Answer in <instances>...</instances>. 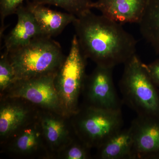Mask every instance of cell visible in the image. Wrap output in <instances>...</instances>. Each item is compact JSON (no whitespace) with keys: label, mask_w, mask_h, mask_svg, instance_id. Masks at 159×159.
<instances>
[{"label":"cell","mask_w":159,"mask_h":159,"mask_svg":"<svg viewBox=\"0 0 159 159\" xmlns=\"http://www.w3.org/2000/svg\"><path fill=\"white\" fill-rule=\"evenodd\" d=\"M133 139L130 128L119 130L97 148L99 159H133Z\"/></svg>","instance_id":"obj_15"},{"label":"cell","mask_w":159,"mask_h":159,"mask_svg":"<svg viewBox=\"0 0 159 159\" xmlns=\"http://www.w3.org/2000/svg\"><path fill=\"white\" fill-rule=\"evenodd\" d=\"M39 109L25 99L0 97V144L37 119Z\"/></svg>","instance_id":"obj_9"},{"label":"cell","mask_w":159,"mask_h":159,"mask_svg":"<svg viewBox=\"0 0 159 159\" xmlns=\"http://www.w3.org/2000/svg\"><path fill=\"white\" fill-rule=\"evenodd\" d=\"M37 120L48 159H56L60 152L76 136L71 117L56 112L39 110Z\"/></svg>","instance_id":"obj_8"},{"label":"cell","mask_w":159,"mask_h":159,"mask_svg":"<svg viewBox=\"0 0 159 159\" xmlns=\"http://www.w3.org/2000/svg\"><path fill=\"white\" fill-rule=\"evenodd\" d=\"M87 59L76 34L71 41L68 55L57 71L54 83L66 115L71 116L79 108L86 78Z\"/></svg>","instance_id":"obj_5"},{"label":"cell","mask_w":159,"mask_h":159,"mask_svg":"<svg viewBox=\"0 0 159 159\" xmlns=\"http://www.w3.org/2000/svg\"><path fill=\"white\" fill-rule=\"evenodd\" d=\"M72 24L83 53L97 65L114 68L136 54L137 42L133 35L102 15L89 10Z\"/></svg>","instance_id":"obj_1"},{"label":"cell","mask_w":159,"mask_h":159,"mask_svg":"<svg viewBox=\"0 0 159 159\" xmlns=\"http://www.w3.org/2000/svg\"><path fill=\"white\" fill-rule=\"evenodd\" d=\"M76 136L91 148H97L122 129V111L80 106L71 116Z\"/></svg>","instance_id":"obj_4"},{"label":"cell","mask_w":159,"mask_h":159,"mask_svg":"<svg viewBox=\"0 0 159 159\" xmlns=\"http://www.w3.org/2000/svg\"><path fill=\"white\" fill-rule=\"evenodd\" d=\"M145 65L154 83L159 89V57L150 63L145 64Z\"/></svg>","instance_id":"obj_21"},{"label":"cell","mask_w":159,"mask_h":159,"mask_svg":"<svg viewBox=\"0 0 159 159\" xmlns=\"http://www.w3.org/2000/svg\"><path fill=\"white\" fill-rule=\"evenodd\" d=\"M119 86L123 102L137 116H159L158 89L136 54L124 64Z\"/></svg>","instance_id":"obj_3"},{"label":"cell","mask_w":159,"mask_h":159,"mask_svg":"<svg viewBox=\"0 0 159 159\" xmlns=\"http://www.w3.org/2000/svg\"><path fill=\"white\" fill-rule=\"evenodd\" d=\"M129 128L133 159H159V116H137Z\"/></svg>","instance_id":"obj_10"},{"label":"cell","mask_w":159,"mask_h":159,"mask_svg":"<svg viewBox=\"0 0 159 159\" xmlns=\"http://www.w3.org/2000/svg\"><path fill=\"white\" fill-rule=\"evenodd\" d=\"M16 14L18 17L17 24L5 38V50L8 52L28 44L36 38L44 36L28 6L22 5Z\"/></svg>","instance_id":"obj_13"},{"label":"cell","mask_w":159,"mask_h":159,"mask_svg":"<svg viewBox=\"0 0 159 159\" xmlns=\"http://www.w3.org/2000/svg\"><path fill=\"white\" fill-rule=\"evenodd\" d=\"M56 74L16 80L0 97L22 98L39 110L66 115L54 85Z\"/></svg>","instance_id":"obj_6"},{"label":"cell","mask_w":159,"mask_h":159,"mask_svg":"<svg viewBox=\"0 0 159 159\" xmlns=\"http://www.w3.org/2000/svg\"><path fill=\"white\" fill-rule=\"evenodd\" d=\"M66 57L59 43L45 36L9 52L16 81L56 74Z\"/></svg>","instance_id":"obj_2"},{"label":"cell","mask_w":159,"mask_h":159,"mask_svg":"<svg viewBox=\"0 0 159 159\" xmlns=\"http://www.w3.org/2000/svg\"><path fill=\"white\" fill-rule=\"evenodd\" d=\"M15 73L9 59V52L5 50L0 58V95L15 82Z\"/></svg>","instance_id":"obj_19"},{"label":"cell","mask_w":159,"mask_h":159,"mask_svg":"<svg viewBox=\"0 0 159 159\" xmlns=\"http://www.w3.org/2000/svg\"><path fill=\"white\" fill-rule=\"evenodd\" d=\"M89 148L76 136L57 154V159H89L92 158Z\"/></svg>","instance_id":"obj_18"},{"label":"cell","mask_w":159,"mask_h":159,"mask_svg":"<svg viewBox=\"0 0 159 159\" xmlns=\"http://www.w3.org/2000/svg\"><path fill=\"white\" fill-rule=\"evenodd\" d=\"M38 5H52L64 9L78 17L92 9V0H31Z\"/></svg>","instance_id":"obj_17"},{"label":"cell","mask_w":159,"mask_h":159,"mask_svg":"<svg viewBox=\"0 0 159 159\" xmlns=\"http://www.w3.org/2000/svg\"><path fill=\"white\" fill-rule=\"evenodd\" d=\"M113 68L97 65L86 78L82 95L85 105L97 108L121 110L113 77Z\"/></svg>","instance_id":"obj_7"},{"label":"cell","mask_w":159,"mask_h":159,"mask_svg":"<svg viewBox=\"0 0 159 159\" xmlns=\"http://www.w3.org/2000/svg\"><path fill=\"white\" fill-rule=\"evenodd\" d=\"M139 25L142 37L159 54V0H149Z\"/></svg>","instance_id":"obj_16"},{"label":"cell","mask_w":159,"mask_h":159,"mask_svg":"<svg viewBox=\"0 0 159 159\" xmlns=\"http://www.w3.org/2000/svg\"><path fill=\"white\" fill-rule=\"evenodd\" d=\"M25 0H0V17H1V38L3 35L6 27L4 20L7 16L16 14L17 9L23 5Z\"/></svg>","instance_id":"obj_20"},{"label":"cell","mask_w":159,"mask_h":159,"mask_svg":"<svg viewBox=\"0 0 159 159\" xmlns=\"http://www.w3.org/2000/svg\"><path fill=\"white\" fill-rule=\"evenodd\" d=\"M27 6L34 15L43 35L50 38L61 33L69 24L73 23L76 16L70 13L52 10L43 5L28 2Z\"/></svg>","instance_id":"obj_14"},{"label":"cell","mask_w":159,"mask_h":159,"mask_svg":"<svg viewBox=\"0 0 159 159\" xmlns=\"http://www.w3.org/2000/svg\"><path fill=\"white\" fill-rule=\"evenodd\" d=\"M1 145L3 152L12 156L48 159L37 119L20 129Z\"/></svg>","instance_id":"obj_11"},{"label":"cell","mask_w":159,"mask_h":159,"mask_svg":"<svg viewBox=\"0 0 159 159\" xmlns=\"http://www.w3.org/2000/svg\"><path fill=\"white\" fill-rule=\"evenodd\" d=\"M149 2V0H97L93 2L91 7L121 25L139 24Z\"/></svg>","instance_id":"obj_12"}]
</instances>
